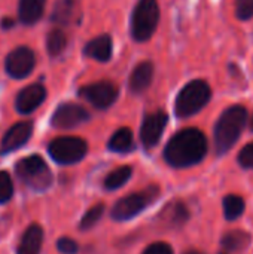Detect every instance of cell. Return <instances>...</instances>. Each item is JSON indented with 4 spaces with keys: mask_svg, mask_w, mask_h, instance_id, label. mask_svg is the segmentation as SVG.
<instances>
[{
    "mask_svg": "<svg viewBox=\"0 0 253 254\" xmlns=\"http://www.w3.org/2000/svg\"><path fill=\"white\" fill-rule=\"evenodd\" d=\"M207 153L206 135L197 128H186L173 135L164 150L167 164L174 168L192 167L203 161Z\"/></svg>",
    "mask_w": 253,
    "mask_h": 254,
    "instance_id": "6da1fadb",
    "label": "cell"
},
{
    "mask_svg": "<svg viewBox=\"0 0 253 254\" xmlns=\"http://www.w3.org/2000/svg\"><path fill=\"white\" fill-rule=\"evenodd\" d=\"M248 121V110L243 106L227 109L215 127V146L218 155L227 153L242 135Z\"/></svg>",
    "mask_w": 253,
    "mask_h": 254,
    "instance_id": "7a4b0ae2",
    "label": "cell"
},
{
    "mask_svg": "<svg viewBox=\"0 0 253 254\" xmlns=\"http://www.w3.org/2000/svg\"><path fill=\"white\" fill-rule=\"evenodd\" d=\"M212 91L206 80H192L186 83L176 98V115L189 118L198 113L210 100Z\"/></svg>",
    "mask_w": 253,
    "mask_h": 254,
    "instance_id": "3957f363",
    "label": "cell"
},
{
    "mask_svg": "<svg viewBox=\"0 0 253 254\" xmlns=\"http://www.w3.org/2000/svg\"><path fill=\"white\" fill-rule=\"evenodd\" d=\"M160 22L158 0H139L131 19V36L137 42H146L152 37Z\"/></svg>",
    "mask_w": 253,
    "mask_h": 254,
    "instance_id": "277c9868",
    "label": "cell"
},
{
    "mask_svg": "<svg viewBox=\"0 0 253 254\" xmlns=\"http://www.w3.org/2000/svg\"><path fill=\"white\" fill-rule=\"evenodd\" d=\"M18 177L31 189L37 192L46 190L52 183V174L46 162L39 155H31L27 158H22L16 167Z\"/></svg>",
    "mask_w": 253,
    "mask_h": 254,
    "instance_id": "5b68a950",
    "label": "cell"
},
{
    "mask_svg": "<svg viewBox=\"0 0 253 254\" xmlns=\"http://www.w3.org/2000/svg\"><path fill=\"white\" fill-rule=\"evenodd\" d=\"M158 195H160V189L157 186H149L145 190L128 195L115 204L112 210V217L118 222L130 220L136 217L139 213H142L146 207L154 204L158 199Z\"/></svg>",
    "mask_w": 253,
    "mask_h": 254,
    "instance_id": "8992f818",
    "label": "cell"
},
{
    "mask_svg": "<svg viewBox=\"0 0 253 254\" xmlns=\"http://www.w3.org/2000/svg\"><path fill=\"white\" fill-rule=\"evenodd\" d=\"M48 152L55 162L70 165L79 162L86 155L88 144L79 137H58L51 141Z\"/></svg>",
    "mask_w": 253,
    "mask_h": 254,
    "instance_id": "52a82bcc",
    "label": "cell"
},
{
    "mask_svg": "<svg viewBox=\"0 0 253 254\" xmlns=\"http://www.w3.org/2000/svg\"><path fill=\"white\" fill-rule=\"evenodd\" d=\"M79 95L97 109H107L116 101L118 88L110 82H95L81 88Z\"/></svg>",
    "mask_w": 253,
    "mask_h": 254,
    "instance_id": "ba28073f",
    "label": "cell"
},
{
    "mask_svg": "<svg viewBox=\"0 0 253 254\" xmlns=\"http://www.w3.org/2000/svg\"><path fill=\"white\" fill-rule=\"evenodd\" d=\"M34 64H36L34 52L27 46H19L6 57L4 67H6V73L10 77L24 79L33 71Z\"/></svg>",
    "mask_w": 253,
    "mask_h": 254,
    "instance_id": "9c48e42d",
    "label": "cell"
},
{
    "mask_svg": "<svg viewBox=\"0 0 253 254\" xmlns=\"http://www.w3.org/2000/svg\"><path fill=\"white\" fill-rule=\"evenodd\" d=\"M89 115L88 112L79 106V104H73V103H66L61 104L55 113L52 115L51 124L55 128L60 129H69V128H75L81 124H84L85 121H88Z\"/></svg>",
    "mask_w": 253,
    "mask_h": 254,
    "instance_id": "30bf717a",
    "label": "cell"
},
{
    "mask_svg": "<svg viewBox=\"0 0 253 254\" xmlns=\"http://www.w3.org/2000/svg\"><path fill=\"white\" fill-rule=\"evenodd\" d=\"M167 121H169V118L164 112L151 113L143 119L142 129H140V138L146 149L157 146V143L160 141V138L164 132Z\"/></svg>",
    "mask_w": 253,
    "mask_h": 254,
    "instance_id": "8fae6325",
    "label": "cell"
},
{
    "mask_svg": "<svg viewBox=\"0 0 253 254\" xmlns=\"http://www.w3.org/2000/svg\"><path fill=\"white\" fill-rule=\"evenodd\" d=\"M31 132H33L31 122H18L13 127H10L1 138L0 155H6L22 147L31 137Z\"/></svg>",
    "mask_w": 253,
    "mask_h": 254,
    "instance_id": "7c38bea8",
    "label": "cell"
},
{
    "mask_svg": "<svg viewBox=\"0 0 253 254\" xmlns=\"http://www.w3.org/2000/svg\"><path fill=\"white\" fill-rule=\"evenodd\" d=\"M46 98V89L40 83L30 85L18 92L15 107L21 115H28L34 112Z\"/></svg>",
    "mask_w": 253,
    "mask_h": 254,
    "instance_id": "4fadbf2b",
    "label": "cell"
},
{
    "mask_svg": "<svg viewBox=\"0 0 253 254\" xmlns=\"http://www.w3.org/2000/svg\"><path fill=\"white\" fill-rule=\"evenodd\" d=\"M112 51H113V42H112V37L109 34H101V36L89 40L84 49L86 57L97 60V61H101V63L110 60Z\"/></svg>",
    "mask_w": 253,
    "mask_h": 254,
    "instance_id": "5bb4252c",
    "label": "cell"
},
{
    "mask_svg": "<svg viewBox=\"0 0 253 254\" xmlns=\"http://www.w3.org/2000/svg\"><path fill=\"white\" fill-rule=\"evenodd\" d=\"M154 76V64L151 61H143L136 65L130 76V91L134 94H140L146 91L152 82Z\"/></svg>",
    "mask_w": 253,
    "mask_h": 254,
    "instance_id": "9a60e30c",
    "label": "cell"
},
{
    "mask_svg": "<svg viewBox=\"0 0 253 254\" xmlns=\"http://www.w3.org/2000/svg\"><path fill=\"white\" fill-rule=\"evenodd\" d=\"M43 231L39 225H31L22 235L16 254H40Z\"/></svg>",
    "mask_w": 253,
    "mask_h": 254,
    "instance_id": "2e32d148",
    "label": "cell"
},
{
    "mask_svg": "<svg viewBox=\"0 0 253 254\" xmlns=\"http://www.w3.org/2000/svg\"><path fill=\"white\" fill-rule=\"evenodd\" d=\"M46 0H19L18 18L22 24L30 25L40 19L45 10Z\"/></svg>",
    "mask_w": 253,
    "mask_h": 254,
    "instance_id": "e0dca14e",
    "label": "cell"
},
{
    "mask_svg": "<svg viewBox=\"0 0 253 254\" xmlns=\"http://www.w3.org/2000/svg\"><path fill=\"white\" fill-rule=\"evenodd\" d=\"M249 241H251V237L246 232H243V231H233V232H228L224 237L222 249L227 253H236V252H240L245 247H248Z\"/></svg>",
    "mask_w": 253,
    "mask_h": 254,
    "instance_id": "ac0fdd59",
    "label": "cell"
},
{
    "mask_svg": "<svg viewBox=\"0 0 253 254\" xmlns=\"http://www.w3.org/2000/svg\"><path fill=\"white\" fill-rule=\"evenodd\" d=\"M109 149L116 153H125L133 149V134L128 128H121L118 129L110 141H109Z\"/></svg>",
    "mask_w": 253,
    "mask_h": 254,
    "instance_id": "d6986e66",
    "label": "cell"
},
{
    "mask_svg": "<svg viewBox=\"0 0 253 254\" xmlns=\"http://www.w3.org/2000/svg\"><path fill=\"white\" fill-rule=\"evenodd\" d=\"M131 174H133V171H131L130 167H119V168H116L115 171H112V173L106 177V180H104V188H106L107 190L119 189L121 186H124V185L130 180Z\"/></svg>",
    "mask_w": 253,
    "mask_h": 254,
    "instance_id": "ffe728a7",
    "label": "cell"
},
{
    "mask_svg": "<svg viewBox=\"0 0 253 254\" xmlns=\"http://www.w3.org/2000/svg\"><path fill=\"white\" fill-rule=\"evenodd\" d=\"M245 211V201L242 196L237 195H228L224 199V214L227 220H236L239 219Z\"/></svg>",
    "mask_w": 253,
    "mask_h": 254,
    "instance_id": "44dd1931",
    "label": "cell"
},
{
    "mask_svg": "<svg viewBox=\"0 0 253 254\" xmlns=\"http://www.w3.org/2000/svg\"><path fill=\"white\" fill-rule=\"evenodd\" d=\"M73 15H75V1L73 0H60L54 7L52 21L66 25L67 22H70Z\"/></svg>",
    "mask_w": 253,
    "mask_h": 254,
    "instance_id": "7402d4cb",
    "label": "cell"
},
{
    "mask_svg": "<svg viewBox=\"0 0 253 254\" xmlns=\"http://www.w3.org/2000/svg\"><path fill=\"white\" fill-rule=\"evenodd\" d=\"M66 43H67V39L61 30H52L46 37V48H48L49 55H52V57L60 55L64 51Z\"/></svg>",
    "mask_w": 253,
    "mask_h": 254,
    "instance_id": "603a6c76",
    "label": "cell"
},
{
    "mask_svg": "<svg viewBox=\"0 0 253 254\" xmlns=\"http://www.w3.org/2000/svg\"><path fill=\"white\" fill-rule=\"evenodd\" d=\"M103 211H104V205H103V204H98V205H94L92 208H89V210L85 213V216L82 217L79 228H81L82 231L91 229V228H92L94 225H97V222L101 219Z\"/></svg>",
    "mask_w": 253,
    "mask_h": 254,
    "instance_id": "cb8c5ba5",
    "label": "cell"
},
{
    "mask_svg": "<svg viewBox=\"0 0 253 254\" xmlns=\"http://www.w3.org/2000/svg\"><path fill=\"white\" fill-rule=\"evenodd\" d=\"M13 185L7 171H0V204L7 202L12 198Z\"/></svg>",
    "mask_w": 253,
    "mask_h": 254,
    "instance_id": "d4e9b609",
    "label": "cell"
},
{
    "mask_svg": "<svg viewBox=\"0 0 253 254\" xmlns=\"http://www.w3.org/2000/svg\"><path fill=\"white\" fill-rule=\"evenodd\" d=\"M236 13L243 21L253 18V0H237Z\"/></svg>",
    "mask_w": 253,
    "mask_h": 254,
    "instance_id": "484cf974",
    "label": "cell"
},
{
    "mask_svg": "<svg viewBox=\"0 0 253 254\" xmlns=\"http://www.w3.org/2000/svg\"><path fill=\"white\" fill-rule=\"evenodd\" d=\"M239 162L245 168H253V143L243 147L239 155Z\"/></svg>",
    "mask_w": 253,
    "mask_h": 254,
    "instance_id": "4316f807",
    "label": "cell"
},
{
    "mask_svg": "<svg viewBox=\"0 0 253 254\" xmlns=\"http://www.w3.org/2000/svg\"><path fill=\"white\" fill-rule=\"evenodd\" d=\"M58 252L63 254H76L78 253V244L70 238H60L57 243Z\"/></svg>",
    "mask_w": 253,
    "mask_h": 254,
    "instance_id": "83f0119b",
    "label": "cell"
},
{
    "mask_svg": "<svg viewBox=\"0 0 253 254\" xmlns=\"http://www.w3.org/2000/svg\"><path fill=\"white\" fill-rule=\"evenodd\" d=\"M143 254H173V250L166 243H155V244H151L143 252Z\"/></svg>",
    "mask_w": 253,
    "mask_h": 254,
    "instance_id": "f1b7e54d",
    "label": "cell"
},
{
    "mask_svg": "<svg viewBox=\"0 0 253 254\" xmlns=\"http://www.w3.org/2000/svg\"><path fill=\"white\" fill-rule=\"evenodd\" d=\"M12 24H13V21H12L10 18H7V19H3L1 27H3V28H7V27H12Z\"/></svg>",
    "mask_w": 253,
    "mask_h": 254,
    "instance_id": "f546056e",
    "label": "cell"
},
{
    "mask_svg": "<svg viewBox=\"0 0 253 254\" xmlns=\"http://www.w3.org/2000/svg\"><path fill=\"white\" fill-rule=\"evenodd\" d=\"M251 128H252V131H253V116H252V121H251Z\"/></svg>",
    "mask_w": 253,
    "mask_h": 254,
    "instance_id": "4dcf8cb0",
    "label": "cell"
},
{
    "mask_svg": "<svg viewBox=\"0 0 253 254\" xmlns=\"http://www.w3.org/2000/svg\"><path fill=\"white\" fill-rule=\"evenodd\" d=\"M186 254H200V253H197V252H189V253H186Z\"/></svg>",
    "mask_w": 253,
    "mask_h": 254,
    "instance_id": "1f68e13d",
    "label": "cell"
}]
</instances>
